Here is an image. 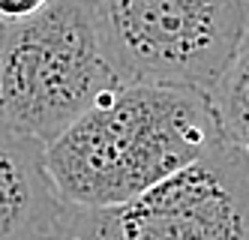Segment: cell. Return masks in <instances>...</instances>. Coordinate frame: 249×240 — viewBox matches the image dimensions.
<instances>
[{"instance_id":"6da1fadb","label":"cell","mask_w":249,"mask_h":240,"mask_svg":"<svg viewBox=\"0 0 249 240\" xmlns=\"http://www.w3.org/2000/svg\"><path fill=\"white\" fill-rule=\"evenodd\" d=\"M222 138L204 90L120 84L45 144V171L63 207L105 210L159 186Z\"/></svg>"},{"instance_id":"7a4b0ae2","label":"cell","mask_w":249,"mask_h":240,"mask_svg":"<svg viewBox=\"0 0 249 240\" xmlns=\"http://www.w3.org/2000/svg\"><path fill=\"white\" fill-rule=\"evenodd\" d=\"M120 84L93 0H48L24 21L0 24V126L12 132L48 144Z\"/></svg>"},{"instance_id":"3957f363","label":"cell","mask_w":249,"mask_h":240,"mask_svg":"<svg viewBox=\"0 0 249 240\" xmlns=\"http://www.w3.org/2000/svg\"><path fill=\"white\" fill-rule=\"evenodd\" d=\"M102 48L123 84L210 93L249 27L246 0H93Z\"/></svg>"},{"instance_id":"277c9868","label":"cell","mask_w":249,"mask_h":240,"mask_svg":"<svg viewBox=\"0 0 249 240\" xmlns=\"http://www.w3.org/2000/svg\"><path fill=\"white\" fill-rule=\"evenodd\" d=\"M57 240H249V159L222 138L126 204L66 207Z\"/></svg>"},{"instance_id":"5b68a950","label":"cell","mask_w":249,"mask_h":240,"mask_svg":"<svg viewBox=\"0 0 249 240\" xmlns=\"http://www.w3.org/2000/svg\"><path fill=\"white\" fill-rule=\"evenodd\" d=\"M63 213L45 171V144L0 126V240H57Z\"/></svg>"},{"instance_id":"8992f818","label":"cell","mask_w":249,"mask_h":240,"mask_svg":"<svg viewBox=\"0 0 249 240\" xmlns=\"http://www.w3.org/2000/svg\"><path fill=\"white\" fill-rule=\"evenodd\" d=\"M210 99L225 141L249 159V27L231 63L225 66L222 78L210 90Z\"/></svg>"},{"instance_id":"52a82bcc","label":"cell","mask_w":249,"mask_h":240,"mask_svg":"<svg viewBox=\"0 0 249 240\" xmlns=\"http://www.w3.org/2000/svg\"><path fill=\"white\" fill-rule=\"evenodd\" d=\"M45 6H48V0H0V24L24 21V18L36 15Z\"/></svg>"},{"instance_id":"ba28073f","label":"cell","mask_w":249,"mask_h":240,"mask_svg":"<svg viewBox=\"0 0 249 240\" xmlns=\"http://www.w3.org/2000/svg\"><path fill=\"white\" fill-rule=\"evenodd\" d=\"M246 3H249V0H246Z\"/></svg>"}]
</instances>
